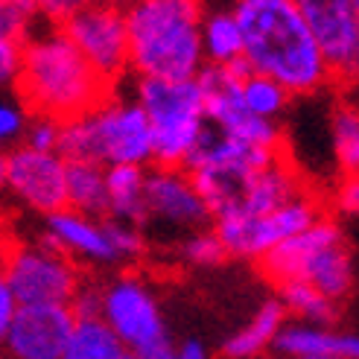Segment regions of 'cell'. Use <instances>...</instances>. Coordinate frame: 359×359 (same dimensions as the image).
Segmentation results:
<instances>
[{
  "mask_svg": "<svg viewBox=\"0 0 359 359\" xmlns=\"http://www.w3.org/2000/svg\"><path fill=\"white\" fill-rule=\"evenodd\" d=\"M21 47L18 41L0 39V91H9L18 82V70H21Z\"/></svg>",
  "mask_w": 359,
  "mask_h": 359,
  "instance_id": "obj_33",
  "label": "cell"
},
{
  "mask_svg": "<svg viewBox=\"0 0 359 359\" xmlns=\"http://www.w3.org/2000/svg\"><path fill=\"white\" fill-rule=\"evenodd\" d=\"M6 155H9V152L0 149V193L6 190Z\"/></svg>",
  "mask_w": 359,
  "mask_h": 359,
  "instance_id": "obj_39",
  "label": "cell"
},
{
  "mask_svg": "<svg viewBox=\"0 0 359 359\" xmlns=\"http://www.w3.org/2000/svg\"><path fill=\"white\" fill-rule=\"evenodd\" d=\"M39 24L41 21L32 0H0V39L24 44Z\"/></svg>",
  "mask_w": 359,
  "mask_h": 359,
  "instance_id": "obj_28",
  "label": "cell"
},
{
  "mask_svg": "<svg viewBox=\"0 0 359 359\" xmlns=\"http://www.w3.org/2000/svg\"><path fill=\"white\" fill-rule=\"evenodd\" d=\"M15 313H18V301H15L12 290H9L4 272H0V345H4V339H6V333L12 327Z\"/></svg>",
  "mask_w": 359,
  "mask_h": 359,
  "instance_id": "obj_35",
  "label": "cell"
},
{
  "mask_svg": "<svg viewBox=\"0 0 359 359\" xmlns=\"http://www.w3.org/2000/svg\"><path fill=\"white\" fill-rule=\"evenodd\" d=\"M260 275L272 283H307L330 301L342 304L356 286L353 255L345 240V231L330 213L310 225L304 234L280 243L257 260Z\"/></svg>",
  "mask_w": 359,
  "mask_h": 359,
  "instance_id": "obj_5",
  "label": "cell"
},
{
  "mask_svg": "<svg viewBox=\"0 0 359 359\" xmlns=\"http://www.w3.org/2000/svg\"><path fill=\"white\" fill-rule=\"evenodd\" d=\"M178 257L187 266L210 269V266H219L228 255H225L219 237L213 234V228H202V231H193V234H184L178 240Z\"/></svg>",
  "mask_w": 359,
  "mask_h": 359,
  "instance_id": "obj_27",
  "label": "cell"
},
{
  "mask_svg": "<svg viewBox=\"0 0 359 359\" xmlns=\"http://www.w3.org/2000/svg\"><path fill=\"white\" fill-rule=\"evenodd\" d=\"M32 4L44 27H65V21L70 15H76V9L85 0H32Z\"/></svg>",
  "mask_w": 359,
  "mask_h": 359,
  "instance_id": "obj_32",
  "label": "cell"
},
{
  "mask_svg": "<svg viewBox=\"0 0 359 359\" xmlns=\"http://www.w3.org/2000/svg\"><path fill=\"white\" fill-rule=\"evenodd\" d=\"M62 359H135L100 318H76Z\"/></svg>",
  "mask_w": 359,
  "mask_h": 359,
  "instance_id": "obj_24",
  "label": "cell"
},
{
  "mask_svg": "<svg viewBox=\"0 0 359 359\" xmlns=\"http://www.w3.org/2000/svg\"><path fill=\"white\" fill-rule=\"evenodd\" d=\"M205 0H126L129 76L135 79H196L202 56Z\"/></svg>",
  "mask_w": 359,
  "mask_h": 359,
  "instance_id": "obj_3",
  "label": "cell"
},
{
  "mask_svg": "<svg viewBox=\"0 0 359 359\" xmlns=\"http://www.w3.org/2000/svg\"><path fill=\"white\" fill-rule=\"evenodd\" d=\"M210 210L184 167L152 164L147 170V225L182 240L193 231L210 228Z\"/></svg>",
  "mask_w": 359,
  "mask_h": 359,
  "instance_id": "obj_12",
  "label": "cell"
},
{
  "mask_svg": "<svg viewBox=\"0 0 359 359\" xmlns=\"http://www.w3.org/2000/svg\"><path fill=\"white\" fill-rule=\"evenodd\" d=\"M307 187H310V182L301 175V170L283 152L272 164H266L255 175H248L237 210L251 213V217H266V213L278 210L280 205L295 199V196Z\"/></svg>",
  "mask_w": 359,
  "mask_h": 359,
  "instance_id": "obj_16",
  "label": "cell"
},
{
  "mask_svg": "<svg viewBox=\"0 0 359 359\" xmlns=\"http://www.w3.org/2000/svg\"><path fill=\"white\" fill-rule=\"evenodd\" d=\"M321 217H327V199L313 187L301 190L295 199L280 205L278 210L266 213V217H251L243 210L222 213L210 222L213 234L219 237L228 257L240 260H260L280 243L304 234L310 225H316Z\"/></svg>",
  "mask_w": 359,
  "mask_h": 359,
  "instance_id": "obj_8",
  "label": "cell"
},
{
  "mask_svg": "<svg viewBox=\"0 0 359 359\" xmlns=\"http://www.w3.org/2000/svg\"><path fill=\"white\" fill-rule=\"evenodd\" d=\"M202 56L210 67L243 65V32L231 9H205L202 15Z\"/></svg>",
  "mask_w": 359,
  "mask_h": 359,
  "instance_id": "obj_19",
  "label": "cell"
},
{
  "mask_svg": "<svg viewBox=\"0 0 359 359\" xmlns=\"http://www.w3.org/2000/svg\"><path fill=\"white\" fill-rule=\"evenodd\" d=\"M76 316L65 304H35L18 307L4 348L12 359H62Z\"/></svg>",
  "mask_w": 359,
  "mask_h": 359,
  "instance_id": "obj_14",
  "label": "cell"
},
{
  "mask_svg": "<svg viewBox=\"0 0 359 359\" xmlns=\"http://www.w3.org/2000/svg\"><path fill=\"white\" fill-rule=\"evenodd\" d=\"M105 231H109V240H111V248L117 255V263H132V260L143 257V251H147V231H143L140 225L105 219Z\"/></svg>",
  "mask_w": 359,
  "mask_h": 359,
  "instance_id": "obj_29",
  "label": "cell"
},
{
  "mask_svg": "<svg viewBox=\"0 0 359 359\" xmlns=\"http://www.w3.org/2000/svg\"><path fill=\"white\" fill-rule=\"evenodd\" d=\"M59 29L111 88H120V82L129 76V32H126L123 4L85 0L76 15H70Z\"/></svg>",
  "mask_w": 359,
  "mask_h": 359,
  "instance_id": "obj_10",
  "label": "cell"
},
{
  "mask_svg": "<svg viewBox=\"0 0 359 359\" xmlns=\"http://www.w3.org/2000/svg\"><path fill=\"white\" fill-rule=\"evenodd\" d=\"M29 117H32V111L24 105V100L18 97L15 88L0 91V149L12 152L15 147H21Z\"/></svg>",
  "mask_w": 359,
  "mask_h": 359,
  "instance_id": "obj_26",
  "label": "cell"
},
{
  "mask_svg": "<svg viewBox=\"0 0 359 359\" xmlns=\"http://www.w3.org/2000/svg\"><path fill=\"white\" fill-rule=\"evenodd\" d=\"M114 4H126V0H114Z\"/></svg>",
  "mask_w": 359,
  "mask_h": 359,
  "instance_id": "obj_41",
  "label": "cell"
},
{
  "mask_svg": "<svg viewBox=\"0 0 359 359\" xmlns=\"http://www.w3.org/2000/svg\"><path fill=\"white\" fill-rule=\"evenodd\" d=\"M301 359H336V356H301Z\"/></svg>",
  "mask_w": 359,
  "mask_h": 359,
  "instance_id": "obj_40",
  "label": "cell"
},
{
  "mask_svg": "<svg viewBox=\"0 0 359 359\" xmlns=\"http://www.w3.org/2000/svg\"><path fill=\"white\" fill-rule=\"evenodd\" d=\"M0 272H4L18 307H35V304L70 307V301L85 283L79 266L44 240H15Z\"/></svg>",
  "mask_w": 359,
  "mask_h": 359,
  "instance_id": "obj_9",
  "label": "cell"
},
{
  "mask_svg": "<svg viewBox=\"0 0 359 359\" xmlns=\"http://www.w3.org/2000/svg\"><path fill=\"white\" fill-rule=\"evenodd\" d=\"M59 140H62V123L44 117V114H32L24 132L21 147L39 149V152H59Z\"/></svg>",
  "mask_w": 359,
  "mask_h": 359,
  "instance_id": "obj_30",
  "label": "cell"
},
{
  "mask_svg": "<svg viewBox=\"0 0 359 359\" xmlns=\"http://www.w3.org/2000/svg\"><path fill=\"white\" fill-rule=\"evenodd\" d=\"M147 170L105 167V219L147 225Z\"/></svg>",
  "mask_w": 359,
  "mask_h": 359,
  "instance_id": "obj_18",
  "label": "cell"
},
{
  "mask_svg": "<svg viewBox=\"0 0 359 359\" xmlns=\"http://www.w3.org/2000/svg\"><path fill=\"white\" fill-rule=\"evenodd\" d=\"M240 102H243V109L248 114H255L260 120L280 123L283 114L290 111L292 97L286 94V88L278 85L275 79L245 70L243 79H240Z\"/></svg>",
  "mask_w": 359,
  "mask_h": 359,
  "instance_id": "obj_25",
  "label": "cell"
},
{
  "mask_svg": "<svg viewBox=\"0 0 359 359\" xmlns=\"http://www.w3.org/2000/svg\"><path fill=\"white\" fill-rule=\"evenodd\" d=\"M15 91L32 114L67 123L94 111L114 88L82 59L59 27H39L21 47Z\"/></svg>",
  "mask_w": 359,
  "mask_h": 359,
  "instance_id": "obj_2",
  "label": "cell"
},
{
  "mask_svg": "<svg viewBox=\"0 0 359 359\" xmlns=\"http://www.w3.org/2000/svg\"><path fill=\"white\" fill-rule=\"evenodd\" d=\"M65 199L70 210L105 219V167L94 161H67Z\"/></svg>",
  "mask_w": 359,
  "mask_h": 359,
  "instance_id": "obj_20",
  "label": "cell"
},
{
  "mask_svg": "<svg viewBox=\"0 0 359 359\" xmlns=\"http://www.w3.org/2000/svg\"><path fill=\"white\" fill-rule=\"evenodd\" d=\"M100 321L135 359H161L172 351L161 304L140 275L123 272L100 286Z\"/></svg>",
  "mask_w": 359,
  "mask_h": 359,
  "instance_id": "obj_7",
  "label": "cell"
},
{
  "mask_svg": "<svg viewBox=\"0 0 359 359\" xmlns=\"http://www.w3.org/2000/svg\"><path fill=\"white\" fill-rule=\"evenodd\" d=\"M318 53L333 76V88L359 82V6L353 0H295Z\"/></svg>",
  "mask_w": 359,
  "mask_h": 359,
  "instance_id": "obj_11",
  "label": "cell"
},
{
  "mask_svg": "<svg viewBox=\"0 0 359 359\" xmlns=\"http://www.w3.org/2000/svg\"><path fill=\"white\" fill-rule=\"evenodd\" d=\"M59 155L65 161H94L100 167H152V129L132 94L120 88L94 111L62 123Z\"/></svg>",
  "mask_w": 359,
  "mask_h": 359,
  "instance_id": "obj_4",
  "label": "cell"
},
{
  "mask_svg": "<svg viewBox=\"0 0 359 359\" xmlns=\"http://www.w3.org/2000/svg\"><path fill=\"white\" fill-rule=\"evenodd\" d=\"M70 310H74L76 318H100V286L82 283L76 298L70 301Z\"/></svg>",
  "mask_w": 359,
  "mask_h": 359,
  "instance_id": "obj_34",
  "label": "cell"
},
{
  "mask_svg": "<svg viewBox=\"0 0 359 359\" xmlns=\"http://www.w3.org/2000/svg\"><path fill=\"white\" fill-rule=\"evenodd\" d=\"M275 290H278L275 298L283 304L286 316H292V321L336 327L339 316H342V304L330 301L327 295H321L307 283H283V286H275Z\"/></svg>",
  "mask_w": 359,
  "mask_h": 359,
  "instance_id": "obj_22",
  "label": "cell"
},
{
  "mask_svg": "<svg viewBox=\"0 0 359 359\" xmlns=\"http://www.w3.org/2000/svg\"><path fill=\"white\" fill-rule=\"evenodd\" d=\"M41 240L56 251H62L76 266L79 263L85 266H114L117 263L109 231H105V219L85 217V213L70 210V208H62L56 213H50V217H44Z\"/></svg>",
  "mask_w": 359,
  "mask_h": 359,
  "instance_id": "obj_15",
  "label": "cell"
},
{
  "mask_svg": "<svg viewBox=\"0 0 359 359\" xmlns=\"http://www.w3.org/2000/svg\"><path fill=\"white\" fill-rule=\"evenodd\" d=\"M330 208H336L342 217H356L359 219V172L356 175H342L330 190Z\"/></svg>",
  "mask_w": 359,
  "mask_h": 359,
  "instance_id": "obj_31",
  "label": "cell"
},
{
  "mask_svg": "<svg viewBox=\"0 0 359 359\" xmlns=\"http://www.w3.org/2000/svg\"><path fill=\"white\" fill-rule=\"evenodd\" d=\"M330 155L339 178L359 172V105L351 100H336L327 117Z\"/></svg>",
  "mask_w": 359,
  "mask_h": 359,
  "instance_id": "obj_21",
  "label": "cell"
},
{
  "mask_svg": "<svg viewBox=\"0 0 359 359\" xmlns=\"http://www.w3.org/2000/svg\"><path fill=\"white\" fill-rule=\"evenodd\" d=\"M286 318L290 316H286L283 304L278 298L263 301L255 310V316L222 342V356L225 359H260L266 351L275 348V339L280 327L286 325Z\"/></svg>",
  "mask_w": 359,
  "mask_h": 359,
  "instance_id": "obj_17",
  "label": "cell"
},
{
  "mask_svg": "<svg viewBox=\"0 0 359 359\" xmlns=\"http://www.w3.org/2000/svg\"><path fill=\"white\" fill-rule=\"evenodd\" d=\"M336 327L327 325H307V321H290L280 327L275 339V353L283 359H301V356H333L336 351Z\"/></svg>",
  "mask_w": 359,
  "mask_h": 359,
  "instance_id": "obj_23",
  "label": "cell"
},
{
  "mask_svg": "<svg viewBox=\"0 0 359 359\" xmlns=\"http://www.w3.org/2000/svg\"><path fill=\"white\" fill-rule=\"evenodd\" d=\"M175 359H208V348L202 342H196V339H187L178 348H172Z\"/></svg>",
  "mask_w": 359,
  "mask_h": 359,
  "instance_id": "obj_37",
  "label": "cell"
},
{
  "mask_svg": "<svg viewBox=\"0 0 359 359\" xmlns=\"http://www.w3.org/2000/svg\"><path fill=\"white\" fill-rule=\"evenodd\" d=\"M65 170L67 161L59 152H39L29 147H15L6 155V190L12 199L29 213L50 217L65 199Z\"/></svg>",
  "mask_w": 359,
  "mask_h": 359,
  "instance_id": "obj_13",
  "label": "cell"
},
{
  "mask_svg": "<svg viewBox=\"0 0 359 359\" xmlns=\"http://www.w3.org/2000/svg\"><path fill=\"white\" fill-rule=\"evenodd\" d=\"M12 237H9V231L0 225V269H4V263H6V257H9V248H12Z\"/></svg>",
  "mask_w": 359,
  "mask_h": 359,
  "instance_id": "obj_38",
  "label": "cell"
},
{
  "mask_svg": "<svg viewBox=\"0 0 359 359\" xmlns=\"http://www.w3.org/2000/svg\"><path fill=\"white\" fill-rule=\"evenodd\" d=\"M353 4H356V6H359V0H353Z\"/></svg>",
  "mask_w": 359,
  "mask_h": 359,
  "instance_id": "obj_42",
  "label": "cell"
},
{
  "mask_svg": "<svg viewBox=\"0 0 359 359\" xmlns=\"http://www.w3.org/2000/svg\"><path fill=\"white\" fill-rule=\"evenodd\" d=\"M336 359H359V333H348V330H339L336 333Z\"/></svg>",
  "mask_w": 359,
  "mask_h": 359,
  "instance_id": "obj_36",
  "label": "cell"
},
{
  "mask_svg": "<svg viewBox=\"0 0 359 359\" xmlns=\"http://www.w3.org/2000/svg\"><path fill=\"white\" fill-rule=\"evenodd\" d=\"M132 97L152 129L158 167H187L208 129L202 88L196 79H135Z\"/></svg>",
  "mask_w": 359,
  "mask_h": 359,
  "instance_id": "obj_6",
  "label": "cell"
},
{
  "mask_svg": "<svg viewBox=\"0 0 359 359\" xmlns=\"http://www.w3.org/2000/svg\"><path fill=\"white\" fill-rule=\"evenodd\" d=\"M243 32V65L275 79L292 100H310L333 88L318 44L295 0H231Z\"/></svg>",
  "mask_w": 359,
  "mask_h": 359,
  "instance_id": "obj_1",
  "label": "cell"
}]
</instances>
